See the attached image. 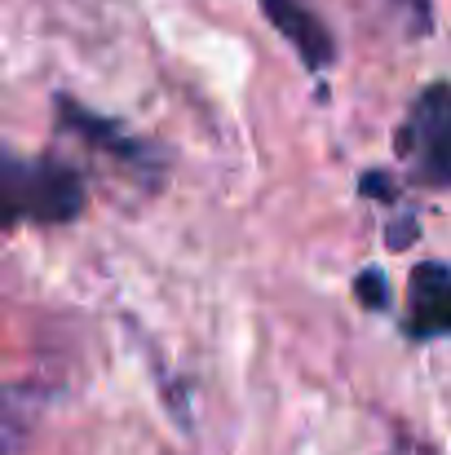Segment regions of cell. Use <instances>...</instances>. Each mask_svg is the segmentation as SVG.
I'll use <instances>...</instances> for the list:
<instances>
[{
    "label": "cell",
    "mask_w": 451,
    "mask_h": 455,
    "mask_svg": "<svg viewBox=\"0 0 451 455\" xmlns=\"http://www.w3.org/2000/svg\"><path fill=\"white\" fill-rule=\"evenodd\" d=\"M385 455H434V451H430L425 443H416V438H394V447Z\"/></svg>",
    "instance_id": "cell-7"
},
{
    "label": "cell",
    "mask_w": 451,
    "mask_h": 455,
    "mask_svg": "<svg viewBox=\"0 0 451 455\" xmlns=\"http://www.w3.org/2000/svg\"><path fill=\"white\" fill-rule=\"evenodd\" d=\"M407 336L439 340L451 336V266L421 261L407 288Z\"/></svg>",
    "instance_id": "cell-3"
},
{
    "label": "cell",
    "mask_w": 451,
    "mask_h": 455,
    "mask_svg": "<svg viewBox=\"0 0 451 455\" xmlns=\"http://www.w3.org/2000/svg\"><path fill=\"white\" fill-rule=\"evenodd\" d=\"M27 425H31V403H27L18 389L0 394V455L18 451V443H22Z\"/></svg>",
    "instance_id": "cell-5"
},
{
    "label": "cell",
    "mask_w": 451,
    "mask_h": 455,
    "mask_svg": "<svg viewBox=\"0 0 451 455\" xmlns=\"http://www.w3.org/2000/svg\"><path fill=\"white\" fill-rule=\"evenodd\" d=\"M80 208H85V181L76 168L58 159L27 164L0 151V230L18 221H36V226L76 221Z\"/></svg>",
    "instance_id": "cell-1"
},
{
    "label": "cell",
    "mask_w": 451,
    "mask_h": 455,
    "mask_svg": "<svg viewBox=\"0 0 451 455\" xmlns=\"http://www.w3.org/2000/svg\"><path fill=\"white\" fill-rule=\"evenodd\" d=\"M354 297L367 305V309H385L390 305V288H385V275L381 270H363L354 279Z\"/></svg>",
    "instance_id": "cell-6"
},
{
    "label": "cell",
    "mask_w": 451,
    "mask_h": 455,
    "mask_svg": "<svg viewBox=\"0 0 451 455\" xmlns=\"http://www.w3.org/2000/svg\"><path fill=\"white\" fill-rule=\"evenodd\" d=\"M262 13L270 18V27L297 49V58L310 71H327L336 58V44L327 36V27L318 22V13H310L301 0H262Z\"/></svg>",
    "instance_id": "cell-4"
},
{
    "label": "cell",
    "mask_w": 451,
    "mask_h": 455,
    "mask_svg": "<svg viewBox=\"0 0 451 455\" xmlns=\"http://www.w3.org/2000/svg\"><path fill=\"white\" fill-rule=\"evenodd\" d=\"M399 155L425 186H451V84H430L403 129H399Z\"/></svg>",
    "instance_id": "cell-2"
}]
</instances>
